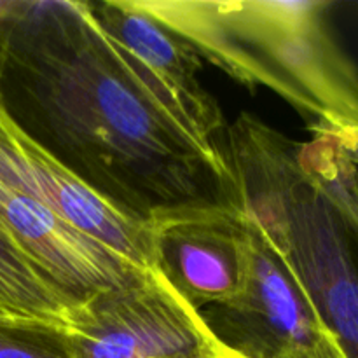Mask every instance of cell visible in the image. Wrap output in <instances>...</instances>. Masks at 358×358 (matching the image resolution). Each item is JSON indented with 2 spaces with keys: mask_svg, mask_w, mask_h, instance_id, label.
<instances>
[{
  "mask_svg": "<svg viewBox=\"0 0 358 358\" xmlns=\"http://www.w3.org/2000/svg\"><path fill=\"white\" fill-rule=\"evenodd\" d=\"M0 105L80 184L138 222L189 208L241 210L233 170L143 86L90 2L21 0Z\"/></svg>",
  "mask_w": 358,
  "mask_h": 358,
  "instance_id": "cell-1",
  "label": "cell"
},
{
  "mask_svg": "<svg viewBox=\"0 0 358 358\" xmlns=\"http://www.w3.org/2000/svg\"><path fill=\"white\" fill-rule=\"evenodd\" d=\"M241 213L285 259L345 358H358V164L329 133L294 143L241 114L227 129Z\"/></svg>",
  "mask_w": 358,
  "mask_h": 358,
  "instance_id": "cell-2",
  "label": "cell"
},
{
  "mask_svg": "<svg viewBox=\"0 0 358 358\" xmlns=\"http://www.w3.org/2000/svg\"><path fill=\"white\" fill-rule=\"evenodd\" d=\"M245 86L289 101L315 133L358 152V66L332 37L320 0H136Z\"/></svg>",
  "mask_w": 358,
  "mask_h": 358,
  "instance_id": "cell-3",
  "label": "cell"
},
{
  "mask_svg": "<svg viewBox=\"0 0 358 358\" xmlns=\"http://www.w3.org/2000/svg\"><path fill=\"white\" fill-rule=\"evenodd\" d=\"M0 227L73 304L154 271L150 224L98 198L0 105Z\"/></svg>",
  "mask_w": 358,
  "mask_h": 358,
  "instance_id": "cell-4",
  "label": "cell"
},
{
  "mask_svg": "<svg viewBox=\"0 0 358 358\" xmlns=\"http://www.w3.org/2000/svg\"><path fill=\"white\" fill-rule=\"evenodd\" d=\"M245 222L250 261L243 289L226 303L198 311L220 353L229 358H345L285 259L247 217Z\"/></svg>",
  "mask_w": 358,
  "mask_h": 358,
  "instance_id": "cell-5",
  "label": "cell"
},
{
  "mask_svg": "<svg viewBox=\"0 0 358 358\" xmlns=\"http://www.w3.org/2000/svg\"><path fill=\"white\" fill-rule=\"evenodd\" d=\"M73 358L224 357L192 308L156 273L72 308Z\"/></svg>",
  "mask_w": 358,
  "mask_h": 358,
  "instance_id": "cell-6",
  "label": "cell"
},
{
  "mask_svg": "<svg viewBox=\"0 0 358 358\" xmlns=\"http://www.w3.org/2000/svg\"><path fill=\"white\" fill-rule=\"evenodd\" d=\"M90 7L143 86L212 159L231 168L229 126L215 98L201 86L198 52L136 0H101Z\"/></svg>",
  "mask_w": 358,
  "mask_h": 358,
  "instance_id": "cell-7",
  "label": "cell"
},
{
  "mask_svg": "<svg viewBox=\"0 0 358 358\" xmlns=\"http://www.w3.org/2000/svg\"><path fill=\"white\" fill-rule=\"evenodd\" d=\"M154 273L198 313L241 292L250 238L241 210L189 208L150 222Z\"/></svg>",
  "mask_w": 358,
  "mask_h": 358,
  "instance_id": "cell-8",
  "label": "cell"
},
{
  "mask_svg": "<svg viewBox=\"0 0 358 358\" xmlns=\"http://www.w3.org/2000/svg\"><path fill=\"white\" fill-rule=\"evenodd\" d=\"M73 304L0 227V313L65 324Z\"/></svg>",
  "mask_w": 358,
  "mask_h": 358,
  "instance_id": "cell-9",
  "label": "cell"
},
{
  "mask_svg": "<svg viewBox=\"0 0 358 358\" xmlns=\"http://www.w3.org/2000/svg\"><path fill=\"white\" fill-rule=\"evenodd\" d=\"M0 358H73L69 327L0 313Z\"/></svg>",
  "mask_w": 358,
  "mask_h": 358,
  "instance_id": "cell-10",
  "label": "cell"
},
{
  "mask_svg": "<svg viewBox=\"0 0 358 358\" xmlns=\"http://www.w3.org/2000/svg\"><path fill=\"white\" fill-rule=\"evenodd\" d=\"M20 7L21 0H0V66H2L7 38H9L10 28H13Z\"/></svg>",
  "mask_w": 358,
  "mask_h": 358,
  "instance_id": "cell-11",
  "label": "cell"
},
{
  "mask_svg": "<svg viewBox=\"0 0 358 358\" xmlns=\"http://www.w3.org/2000/svg\"><path fill=\"white\" fill-rule=\"evenodd\" d=\"M352 157H353V161H355V163L358 164V152L355 154V156H352Z\"/></svg>",
  "mask_w": 358,
  "mask_h": 358,
  "instance_id": "cell-12",
  "label": "cell"
},
{
  "mask_svg": "<svg viewBox=\"0 0 358 358\" xmlns=\"http://www.w3.org/2000/svg\"><path fill=\"white\" fill-rule=\"evenodd\" d=\"M203 358H222V357H203Z\"/></svg>",
  "mask_w": 358,
  "mask_h": 358,
  "instance_id": "cell-13",
  "label": "cell"
},
{
  "mask_svg": "<svg viewBox=\"0 0 358 358\" xmlns=\"http://www.w3.org/2000/svg\"><path fill=\"white\" fill-rule=\"evenodd\" d=\"M283 358H303V357H283Z\"/></svg>",
  "mask_w": 358,
  "mask_h": 358,
  "instance_id": "cell-14",
  "label": "cell"
},
{
  "mask_svg": "<svg viewBox=\"0 0 358 358\" xmlns=\"http://www.w3.org/2000/svg\"><path fill=\"white\" fill-rule=\"evenodd\" d=\"M222 358H229V357H222Z\"/></svg>",
  "mask_w": 358,
  "mask_h": 358,
  "instance_id": "cell-15",
  "label": "cell"
}]
</instances>
